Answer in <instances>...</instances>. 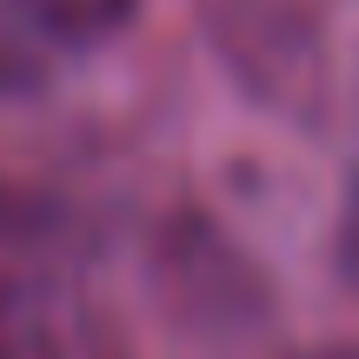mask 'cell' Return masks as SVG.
Masks as SVG:
<instances>
[{
    "mask_svg": "<svg viewBox=\"0 0 359 359\" xmlns=\"http://www.w3.org/2000/svg\"><path fill=\"white\" fill-rule=\"evenodd\" d=\"M13 7H20V20L34 27V34L80 47V40H93V34H107V27H120L133 0H13Z\"/></svg>",
    "mask_w": 359,
    "mask_h": 359,
    "instance_id": "6da1fadb",
    "label": "cell"
},
{
    "mask_svg": "<svg viewBox=\"0 0 359 359\" xmlns=\"http://www.w3.org/2000/svg\"><path fill=\"white\" fill-rule=\"evenodd\" d=\"M339 273L359 286V187H353V200H346V219H339Z\"/></svg>",
    "mask_w": 359,
    "mask_h": 359,
    "instance_id": "7a4b0ae2",
    "label": "cell"
}]
</instances>
